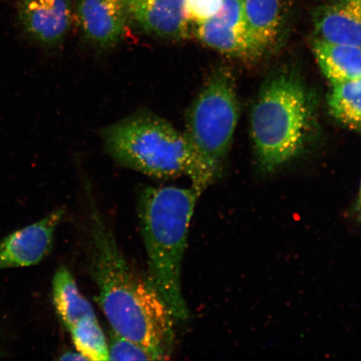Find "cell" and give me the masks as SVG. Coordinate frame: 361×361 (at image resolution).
Returning <instances> with one entry per match:
<instances>
[{"label": "cell", "mask_w": 361, "mask_h": 361, "mask_svg": "<svg viewBox=\"0 0 361 361\" xmlns=\"http://www.w3.org/2000/svg\"><path fill=\"white\" fill-rule=\"evenodd\" d=\"M90 272L112 331L147 347L160 360L170 359L175 319L150 279L142 277L126 261L94 207L90 216Z\"/></svg>", "instance_id": "cell-1"}, {"label": "cell", "mask_w": 361, "mask_h": 361, "mask_svg": "<svg viewBox=\"0 0 361 361\" xmlns=\"http://www.w3.org/2000/svg\"><path fill=\"white\" fill-rule=\"evenodd\" d=\"M200 197L192 187L147 188L139 195L147 277L178 322H186L189 315L182 290V269L189 226Z\"/></svg>", "instance_id": "cell-2"}, {"label": "cell", "mask_w": 361, "mask_h": 361, "mask_svg": "<svg viewBox=\"0 0 361 361\" xmlns=\"http://www.w3.org/2000/svg\"><path fill=\"white\" fill-rule=\"evenodd\" d=\"M312 123V104L305 85L288 75L269 80L251 116V135L260 168L274 171L299 154Z\"/></svg>", "instance_id": "cell-3"}, {"label": "cell", "mask_w": 361, "mask_h": 361, "mask_svg": "<svg viewBox=\"0 0 361 361\" xmlns=\"http://www.w3.org/2000/svg\"><path fill=\"white\" fill-rule=\"evenodd\" d=\"M238 116L231 76L227 72H216L189 109L183 133L193 158L192 188L200 196L223 169Z\"/></svg>", "instance_id": "cell-4"}, {"label": "cell", "mask_w": 361, "mask_h": 361, "mask_svg": "<svg viewBox=\"0 0 361 361\" xmlns=\"http://www.w3.org/2000/svg\"><path fill=\"white\" fill-rule=\"evenodd\" d=\"M102 137L121 165L157 178H192L193 158L186 137L161 117L130 116L108 126Z\"/></svg>", "instance_id": "cell-5"}, {"label": "cell", "mask_w": 361, "mask_h": 361, "mask_svg": "<svg viewBox=\"0 0 361 361\" xmlns=\"http://www.w3.org/2000/svg\"><path fill=\"white\" fill-rule=\"evenodd\" d=\"M17 16L27 39L45 49L64 42L72 22L69 0H17Z\"/></svg>", "instance_id": "cell-6"}, {"label": "cell", "mask_w": 361, "mask_h": 361, "mask_svg": "<svg viewBox=\"0 0 361 361\" xmlns=\"http://www.w3.org/2000/svg\"><path fill=\"white\" fill-rule=\"evenodd\" d=\"M64 215V210L56 209L0 240V270L30 267L47 258Z\"/></svg>", "instance_id": "cell-7"}, {"label": "cell", "mask_w": 361, "mask_h": 361, "mask_svg": "<svg viewBox=\"0 0 361 361\" xmlns=\"http://www.w3.org/2000/svg\"><path fill=\"white\" fill-rule=\"evenodd\" d=\"M76 16L89 42L109 48L123 38L129 13L126 0H78Z\"/></svg>", "instance_id": "cell-8"}, {"label": "cell", "mask_w": 361, "mask_h": 361, "mask_svg": "<svg viewBox=\"0 0 361 361\" xmlns=\"http://www.w3.org/2000/svg\"><path fill=\"white\" fill-rule=\"evenodd\" d=\"M128 13L147 32L171 39H187L190 26L185 0H126Z\"/></svg>", "instance_id": "cell-9"}, {"label": "cell", "mask_w": 361, "mask_h": 361, "mask_svg": "<svg viewBox=\"0 0 361 361\" xmlns=\"http://www.w3.org/2000/svg\"><path fill=\"white\" fill-rule=\"evenodd\" d=\"M314 28L323 42L361 47V0H331L316 13Z\"/></svg>", "instance_id": "cell-10"}, {"label": "cell", "mask_w": 361, "mask_h": 361, "mask_svg": "<svg viewBox=\"0 0 361 361\" xmlns=\"http://www.w3.org/2000/svg\"><path fill=\"white\" fill-rule=\"evenodd\" d=\"M245 29L262 53L281 37L283 25V0H243Z\"/></svg>", "instance_id": "cell-11"}, {"label": "cell", "mask_w": 361, "mask_h": 361, "mask_svg": "<svg viewBox=\"0 0 361 361\" xmlns=\"http://www.w3.org/2000/svg\"><path fill=\"white\" fill-rule=\"evenodd\" d=\"M313 49L320 70L332 85L361 80V47L316 39Z\"/></svg>", "instance_id": "cell-12"}, {"label": "cell", "mask_w": 361, "mask_h": 361, "mask_svg": "<svg viewBox=\"0 0 361 361\" xmlns=\"http://www.w3.org/2000/svg\"><path fill=\"white\" fill-rule=\"evenodd\" d=\"M197 38L207 47L225 55L251 60L262 55L246 30L211 19L196 25Z\"/></svg>", "instance_id": "cell-13"}, {"label": "cell", "mask_w": 361, "mask_h": 361, "mask_svg": "<svg viewBox=\"0 0 361 361\" xmlns=\"http://www.w3.org/2000/svg\"><path fill=\"white\" fill-rule=\"evenodd\" d=\"M54 305L63 324L70 331L84 318H97L90 302L81 295L73 275L66 267L57 269L53 279Z\"/></svg>", "instance_id": "cell-14"}, {"label": "cell", "mask_w": 361, "mask_h": 361, "mask_svg": "<svg viewBox=\"0 0 361 361\" xmlns=\"http://www.w3.org/2000/svg\"><path fill=\"white\" fill-rule=\"evenodd\" d=\"M328 104L338 123L361 133V80L333 84Z\"/></svg>", "instance_id": "cell-15"}, {"label": "cell", "mask_w": 361, "mask_h": 361, "mask_svg": "<svg viewBox=\"0 0 361 361\" xmlns=\"http://www.w3.org/2000/svg\"><path fill=\"white\" fill-rule=\"evenodd\" d=\"M76 350L88 360H109L108 343L97 318H84L70 329Z\"/></svg>", "instance_id": "cell-16"}, {"label": "cell", "mask_w": 361, "mask_h": 361, "mask_svg": "<svg viewBox=\"0 0 361 361\" xmlns=\"http://www.w3.org/2000/svg\"><path fill=\"white\" fill-rule=\"evenodd\" d=\"M108 350H109V360H160L158 355L147 347L117 335L114 331L110 334Z\"/></svg>", "instance_id": "cell-17"}, {"label": "cell", "mask_w": 361, "mask_h": 361, "mask_svg": "<svg viewBox=\"0 0 361 361\" xmlns=\"http://www.w3.org/2000/svg\"><path fill=\"white\" fill-rule=\"evenodd\" d=\"M223 0H185L184 15L190 25H201L213 19Z\"/></svg>", "instance_id": "cell-18"}, {"label": "cell", "mask_w": 361, "mask_h": 361, "mask_svg": "<svg viewBox=\"0 0 361 361\" xmlns=\"http://www.w3.org/2000/svg\"><path fill=\"white\" fill-rule=\"evenodd\" d=\"M213 19L235 28L246 30L243 0H223L220 10Z\"/></svg>", "instance_id": "cell-19"}, {"label": "cell", "mask_w": 361, "mask_h": 361, "mask_svg": "<svg viewBox=\"0 0 361 361\" xmlns=\"http://www.w3.org/2000/svg\"><path fill=\"white\" fill-rule=\"evenodd\" d=\"M61 360H88L83 355H81L78 351V353H74V352H68V353L64 354V355L61 357Z\"/></svg>", "instance_id": "cell-20"}, {"label": "cell", "mask_w": 361, "mask_h": 361, "mask_svg": "<svg viewBox=\"0 0 361 361\" xmlns=\"http://www.w3.org/2000/svg\"><path fill=\"white\" fill-rule=\"evenodd\" d=\"M358 207H359L360 214L361 215V183H360V189Z\"/></svg>", "instance_id": "cell-21"}]
</instances>
